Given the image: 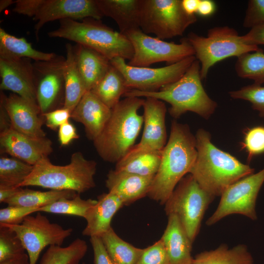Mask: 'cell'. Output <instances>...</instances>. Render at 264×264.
Masks as SVG:
<instances>
[{
    "label": "cell",
    "mask_w": 264,
    "mask_h": 264,
    "mask_svg": "<svg viewBox=\"0 0 264 264\" xmlns=\"http://www.w3.org/2000/svg\"><path fill=\"white\" fill-rule=\"evenodd\" d=\"M197 154L196 137L188 125L173 120L159 169L147 196L164 205L179 181L189 173Z\"/></svg>",
    "instance_id": "obj_1"
},
{
    "label": "cell",
    "mask_w": 264,
    "mask_h": 264,
    "mask_svg": "<svg viewBox=\"0 0 264 264\" xmlns=\"http://www.w3.org/2000/svg\"><path fill=\"white\" fill-rule=\"evenodd\" d=\"M197 157L189 174L211 196H220L230 185L253 174L254 169L215 146L203 129L195 135Z\"/></svg>",
    "instance_id": "obj_2"
},
{
    "label": "cell",
    "mask_w": 264,
    "mask_h": 264,
    "mask_svg": "<svg viewBox=\"0 0 264 264\" xmlns=\"http://www.w3.org/2000/svg\"><path fill=\"white\" fill-rule=\"evenodd\" d=\"M145 99L126 97L112 109L111 116L93 141L99 156L107 162L117 163L134 146L143 123L138 113Z\"/></svg>",
    "instance_id": "obj_3"
},
{
    "label": "cell",
    "mask_w": 264,
    "mask_h": 264,
    "mask_svg": "<svg viewBox=\"0 0 264 264\" xmlns=\"http://www.w3.org/2000/svg\"><path fill=\"white\" fill-rule=\"evenodd\" d=\"M201 80L200 64L196 59L179 79L158 91L145 92L131 89L124 96L153 97L165 101L171 105L169 112L175 119L191 111L207 120L215 112L217 103L208 95Z\"/></svg>",
    "instance_id": "obj_4"
},
{
    "label": "cell",
    "mask_w": 264,
    "mask_h": 264,
    "mask_svg": "<svg viewBox=\"0 0 264 264\" xmlns=\"http://www.w3.org/2000/svg\"><path fill=\"white\" fill-rule=\"evenodd\" d=\"M59 21V27L47 33L49 37L63 38L88 47L110 61L117 57L130 61L133 56V46L127 36L100 20L86 18L78 22L65 19Z\"/></svg>",
    "instance_id": "obj_5"
},
{
    "label": "cell",
    "mask_w": 264,
    "mask_h": 264,
    "mask_svg": "<svg viewBox=\"0 0 264 264\" xmlns=\"http://www.w3.org/2000/svg\"><path fill=\"white\" fill-rule=\"evenodd\" d=\"M96 170L97 163L87 159L80 152L74 153L70 163L64 166L55 165L45 158L33 166L21 187L36 186L54 190H71L80 194L95 187Z\"/></svg>",
    "instance_id": "obj_6"
},
{
    "label": "cell",
    "mask_w": 264,
    "mask_h": 264,
    "mask_svg": "<svg viewBox=\"0 0 264 264\" xmlns=\"http://www.w3.org/2000/svg\"><path fill=\"white\" fill-rule=\"evenodd\" d=\"M187 38L200 63L202 80L206 78L210 68L217 63L261 49L246 42L235 29L227 26L212 28L206 37L190 32Z\"/></svg>",
    "instance_id": "obj_7"
},
{
    "label": "cell",
    "mask_w": 264,
    "mask_h": 264,
    "mask_svg": "<svg viewBox=\"0 0 264 264\" xmlns=\"http://www.w3.org/2000/svg\"><path fill=\"white\" fill-rule=\"evenodd\" d=\"M215 197L202 188L189 174L178 183L165 203L168 216L176 215L193 243L198 234L205 213Z\"/></svg>",
    "instance_id": "obj_8"
},
{
    "label": "cell",
    "mask_w": 264,
    "mask_h": 264,
    "mask_svg": "<svg viewBox=\"0 0 264 264\" xmlns=\"http://www.w3.org/2000/svg\"><path fill=\"white\" fill-rule=\"evenodd\" d=\"M197 21L184 10L182 0H141L140 29L161 40L181 36Z\"/></svg>",
    "instance_id": "obj_9"
},
{
    "label": "cell",
    "mask_w": 264,
    "mask_h": 264,
    "mask_svg": "<svg viewBox=\"0 0 264 264\" xmlns=\"http://www.w3.org/2000/svg\"><path fill=\"white\" fill-rule=\"evenodd\" d=\"M125 35L133 48V55L128 64L137 67H149L151 65L166 62L172 65L192 56L194 50L187 37L179 44L167 42L144 33L140 28L130 31Z\"/></svg>",
    "instance_id": "obj_10"
},
{
    "label": "cell",
    "mask_w": 264,
    "mask_h": 264,
    "mask_svg": "<svg viewBox=\"0 0 264 264\" xmlns=\"http://www.w3.org/2000/svg\"><path fill=\"white\" fill-rule=\"evenodd\" d=\"M264 182V168L229 186L221 195L216 210L206 221V224L211 226L232 214L243 215L253 220H257L256 202Z\"/></svg>",
    "instance_id": "obj_11"
},
{
    "label": "cell",
    "mask_w": 264,
    "mask_h": 264,
    "mask_svg": "<svg viewBox=\"0 0 264 264\" xmlns=\"http://www.w3.org/2000/svg\"><path fill=\"white\" fill-rule=\"evenodd\" d=\"M0 226L7 227L16 233L27 252L29 264H36L46 246L62 245L73 231L72 228L64 229L57 223L51 222L40 212L35 216H26L20 224H0Z\"/></svg>",
    "instance_id": "obj_12"
},
{
    "label": "cell",
    "mask_w": 264,
    "mask_h": 264,
    "mask_svg": "<svg viewBox=\"0 0 264 264\" xmlns=\"http://www.w3.org/2000/svg\"><path fill=\"white\" fill-rule=\"evenodd\" d=\"M196 59L195 56H192L158 68L132 66L120 57L111 60L110 63L122 74L130 90L155 92L179 79Z\"/></svg>",
    "instance_id": "obj_13"
},
{
    "label": "cell",
    "mask_w": 264,
    "mask_h": 264,
    "mask_svg": "<svg viewBox=\"0 0 264 264\" xmlns=\"http://www.w3.org/2000/svg\"><path fill=\"white\" fill-rule=\"evenodd\" d=\"M66 57L56 54L47 61H33L37 104L42 114L51 111L61 98L65 99Z\"/></svg>",
    "instance_id": "obj_14"
},
{
    "label": "cell",
    "mask_w": 264,
    "mask_h": 264,
    "mask_svg": "<svg viewBox=\"0 0 264 264\" xmlns=\"http://www.w3.org/2000/svg\"><path fill=\"white\" fill-rule=\"evenodd\" d=\"M103 17L96 0H36L34 21L36 36L46 23L65 19L75 20Z\"/></svg>",
    "instance_id": "obj_15"
},
{
    "label": "cell",
    "mask_w": 264,
    "mask_h": 264,
    "mask_svg": "<svg viewBox=\"0 0 264 264\" xmlns=\"http://www.w3.org/2000/svg\"><path fill=\"white\" fill-rule=\"evenodd\" d=\"M144 109V130L140 142L126 154L141 152L162 151L167 143L165 126L166 107L162 101L146 97Z\"/></svg>",
    "instance_id": "obj_16"
},
{
    "label": "cell",
    "mask_w": 264,
    "mask_h": 264,
    "mask_svg": "<svg viewBox=\"0 0 264 264\" xmlns=\"http://www.w3.org/2000/svg\"><path fill=\"white\" fill-rule=\"evenodd\" d=\"M0 145L4 153L32 166L53 152L48 138L30 136L12 127L0 132Z\"/></svg>",
    "instance_id": "obj_17"
},
{
    "label": "cell",
    "mask_w": 264,
    "mask_h": 264,
    "mask_svg": "<svg viewBox=\"0 0 264 264\" xmlns=\"http://www.w3.org/2000/svg\"><path fill=\"white\" fill-rule=\"evenodd\" d=\"M32 60L0 58V88L37 103Z\"/></svg>",
    "instance_id": "obj_18"
},
{
    "label": "cell",
    "mask_w": 264,
    "mask_h": 264,
    "mask_svg": "<svg viewBox=\"0 0 264 264\" xmlns=\"http://www.w3.org/2000/svg\"><path fill=\"white\" fill-rule=\"evenodd\" d=\"M0 103L10 118L11 127L16 131L34 137H44L43 122L37 103L29 101L15 93L0 95Z\"/></svg>",
    "instance_id": "obj_19"
},
{
    "label": "cell",
    "mask_w": 264,
    "mask_h": 264,
    "mask_svg": "<svg viewBox=\"0 0 264 264\" xmlns=\"http://www.w3.org/2000/svg\"><path fill=\"white\" fill-rule=\"evenodd\" d=\"M110 109L90 91H87L71 114V118L82 123L88 138L93 141L110 119Z\"/></svg>",
    "instance_id": "obj_20"
},
{
    "label": "cell",
    "mask_w": 264,
    "mask_h": 264,
    "mask_svg": "<svg viewBox=\"0 0 264 264\" xmlns=\"http://www.w3.org/2000/svg\"><path fill=\"white\" fill-rule=\"evenodd\" d=\"M154 176H145L115 169L107 174L109 192L118 196L128 205L147 196Z\"/></svg>",
    "instance_id": "obj_21"
},
{
    "label": "cell",
    "mask_w": 264,
    "mask_h": 264,
    "mask_svg": "<svg viewBox=\"0 0 264 264\" xmlns=\"http://www.w3.org/2000/svg\"><path fill=\"white\" fill-rule=\"evenodd\" d=\"M97 199L85 216L87 225L82 232L83 236L101 237L111 227L114 215L124 205L118 196L110 192L99 195Z\"/></svg>",
    "instance_id": "obj_22"
},
{
    "label": "cell",
    "mask_w": 264,
    "mask_h": 264,
    "mask_svg": "<svg viewBox=\"0 0 264 264\" xmlns=\"http://www.w3.org/2000/svg\"><path fill=\"white\" fill-rule=\"evenodd\" d=\"M166 229L160 238L163 242L170 264H192L193 243L189 239L177 217L168 216Z\"/></svg>",
    "instance_id": "obj_23"
},
{
    "label": "cell",
    "mask_w": 264,
    "mask_h": 264,
    "mask_svg": "<svg viewBox=\"0 0 264 264\" xmlns=\"http://www.w3.org/2000/svg\"><path fill=\"white\" fill-rule=\"evenodd\" d=\"M73 51L86 89L90 91L106 74L110 61L96 50L80 44L73 46Z\"/></svg>",
    "instance_id": "obj_24"
},
{
    "label": "cell",
    "mask_w": 264,
    "mask_h": 264,
    "mask_svg": "<svg viewBox=\"0 0 264 264\" xmlns=\"http://www.w3.org/2000/svg\"><path fill=\"white\" fill-rule=\"evenodd\" d=\"M104 16L113 19L120 32L139 29L141 0H96Z\"/></svg>",
    "instance_id": "obj_25"
},
{
    "label": "cell",
    "mask_w": 264,
    "mask_h": 264,
    "mask_svg": "<svg viewBox=\"0 0 264 264\" xmlns=\"http://www.w3.org/2000/svg\"><path fill=\"white\" fill-rule=\"evenodd\" d=\"M56 54L37 50L25 38L17 37L0 28V58H27L33 61H47L51 59Z\"/></svg>",
    "instance_id": "obj_26"
},
{
    "label": "cell",
    "mask_w": 264,
    "mask_h": 264,
    "mask_svg": "<svg viewBox=\"0 0 264 264\" xmlns=\"http://www.w3.org/2000/svg\"><path fill=\"white\" fill-rule=\"evenodd\" d=\"M66 57L64 69L65 99L64 107L71 112L87 91L76 61L73 46L66 44Z\"/></svg>",
    "instance_id": "obj_27"
},
{
    "label": "cell",
    "mask_w": 264,
    "mask_h": 264,
    "mask_svg": "<svg viewBox=\"0 0 264 264\" xmlns=\"http://www.w3.org/2000/svg\"><path fill=\"white\" fill-rule=\"evenodd\" d=\"M192 264H254L246 245L240 244L229 248L221 244L217 248L198 254Z\"/></svg>",
    "instance_id": "obj_28"
},
{
    "label": "cell",
    "mask_w": 264,
    "mask_h": 264,
    "mask_svg": "<svg viewBox=\"0 0 264 264\" xmlns=\"http://www.w3.org/2000/svg\"><path fill=\"white\" fill-rule=\"evenodd\" d=\"M129 90L122 74L111 64L105 76L90 91L112 109Z\"/></svg>",
    "instance_id": "obj_29"
},
{
    "label": "cell",
    "mask_w": 264,
    "mask_h": 264,
    "mask_svg": "<svg viewBox=\"0 0 264 264\" xmlns=\"http://www.w3.org/2000/svg\"><path fill=\"white\" fill-rule=\"evenodd\" d=\"M78 194L71 190L40 191L29 189H20L4 203L9 206H19L40 208L63 198H72Z\"/></svg>",
    "instance_id": "obj_30"
},
{
    "label": "cell",
    "mask_w": 264,
    "mask_h": 264,
    "mask_svg": "<svg viewBox=\"0 0 264 264\" xmlns=\"http://www.w3.org/2000/svg\"><path fill=\"white\" fill-rule=\"evenodd\" d=\"M162 151L141 152L126 155L116 163L114 169L142 176H155L160 165Z\"/></svg>",
    "instance_id": "obj_31"
},
{
    "label": "cell",
    "mask_w": 264,
    "mask_h": 264,
    "mask_svg": "<svg viewBox=\"0 0 264 264\" xmlns=\"http://www.w3.org/2000/svg\"><path fill=\"white\" fill-rule=\"evenodd\" d=\"M100 237L114 264H137L144 250L123 240L112 227Z\"/></svg>",
    "instance_id": "obj_32"
},
{
    "label": "cell",
    "mask_w": 264,
    "mask_h": 264,
    "mask_svg": "<svg viewBox=\"0 0 264 264\" xmlns=\"http://www.w3.org/2000/svg\"><path fill=\"white\" fill-rule=\"evenodd\" d=\"M88 248L86 242L79 238L67 246L50 245L43 255L40 264H79Z\"/></svg>",
    "instance_id": "obj_33"
},
{
    "label": "cell",
    "mask_w": 264,
    "mask_h": 264,
    "mask_svg": "<svg viewBox=\"0 0 264 264\" xmlns=\"http://www.w3.org/2000/svg\"><path fill=\"white\" fill-rule=\"evenodd\" d=\"M33 166L14 157L0 158V185L21 187L31 173Z\"/></svg>",
    "instance_id": "obj_34"
},
{
    "label": "cell",
    "mask_w": 264,
    "mask_h": 264,
    "mask_svg": "<svg viewBox=\"0 0 264 264\" xmlns=\"http://www.w3.org/2000/svg\"><path fill=\"white\" fill-rule=\"evenodd\" d=\"M238 76L252 80L255 84L264 83V52L262 49L246 53L239 57L235 65Z\"/></svg>",
    "instance_id": "obj_35"
},
{
    "label": "cell",
    "mask_w": 264,
    "mask_h": 264,
    "mask_svg": "<svg viewBox=\"0 0 264 264\" xmlns=\"http://www.w3.org/2000/svg\"><path fill=\"white\" fill-rule=\"evenodd\" d=\"M97 200L84 199L77 194L72 198H63L38 209V212L81 217L84 218L88 210L94 205Z\"/></svg>",
    "instance_id": "obj_36"
},
{
    "label": "cell",
    "mask_w": 264,
    "mask_h": 264,
    "mask_svg": "<svg viewBox=\"0 0 264 264\" xmlns=\"http://www.w3.org/2000/svg\"><path fill=\"white\" fill-rule=\"evenodd\" d=\"M25 249L16 233L6 226H0V262L22 255Z\"/></svg>",
    "instance_id": "obj_37"
},
{
    "label": "cell",
    "mask_w": 264,
    "mask_h": 264,
    "mask_svg": "<svg viewBox=\"0 0 264 264\" xmlns=\"http://www.w3.org/2000/svg\"><path fill=\"white\" fill-rule=\"evenodd\" d=\"M230 96L235 99L249 102L252 108L258 111L260 117L264 118V87L253 83L237 90L229 92Z\"/></svg>",
    "instance_id": "obj_38"
},
{
    "label": "cell",
    "mask_w": 264,
    "mask_h": 264,
    "mask_svg": "<svg viewBox=\"0 0 264 264\" xmlns=\"http://www.w3.org/2000/svg\"><path fill=\"white\" fill-rule=\"evenodd\" d=\"M244 135L243 140L240 144L241 149L247 152L249 162L254 156L264 153V127L248 129Z\"/></svg>",
    "instance_id": "obj_39"
},
{
    "label": "cell",
    "mask_w": 264,
    "mask_h": 264,
    "mask_svg": "<svg viewBox=\"0 0 264 264\" xmlns=\"http://www.w3.org/2000/svg\"><path fill=\"white\" fill-rule=\"evenodd\" d=\"M36 212L38 208L8 205L0 210V224H20L26 216Z\"/></svg>",
    "instance_id": "obj_40"
},
{
    "label": "cell",
    "mask_w": 264,
    "mask_h": 264,
    "mask_svg": "<svg viewBox=\"0 0 264 264\" xmlns=\"http://www.w3.org/2000/svg\"><path fill=\"white\" fill-rule=\"evenodd\" d=\"M137 264H170L161 239L144 248Z\"/></svg>",
    "instance_id": "obj_41"
},
{
    "label": "cell",
    "mask_w": 264,
    "mask_h": 264,
    "mask_svg": "<svg viewBox=\"0 0 264 264\" xmlns=\"http://www.w3.org/2000/svg\"><path fill=\"white\" fill-rule=\"evenodd\" d=\"M263 23H264V0H249L243 26L251 28Z\"/></svg>",
    "instance_id": "obj_42"
},
{
    "label": "cell",
    "mask_w": 264,
    "mask_h": 264,
    "mask_svg": "<svg viewBox=\"0 0 264 264\" xmlns=\"http://www.w3.org/2000/svg\"><path fill=\"white\" fill-rule=\"evenodd\" d=\"M71 111L64 107L56 109L42 114L45 119L46 126L52 129L56 130L63 124L69 121L71 118Z\"/></svg>",
    "instance_id": "obj_43"
},
{
    "label": "cell",
    "mask_w": 264,
    "mask_h": 264,
    "mask_svg": "<svg viewBox=\"0 0 264 264\" xmlns=\"http://www.w3.org/2000/svg\"><path fill=\"white\" fill-rule=\"evenodd\" d=\"M93 249L94 264H114L109 256L100 237H90Z\"/></svg>",
    "instance_id": "obj_44"
},
{
    "label": "cell",
    "mask_w": 264,
    "mask_h": 264,
    "mask_svg": "<svg viewBox=\"0 0 264 264\" xmlns=\"http://www.w3.org/2000/svg\"><path fill=\"white\" fill-rule=\"evenodd\" d=\"M58 137L60 144L66 146L73 140L79 138V136L75 127L68 121L59 128Z\"/></svg>",
    "instance_id": "obj_45"
},
{
    "label": "cell",
    "mask_w": 264,
    "mask_h": 264,
    "mask_svg": "<svg viewBox=\"0 0 264 264\" xmlns=\"http://www.w3.org/2000/svg\"><path fill=\"white\" fill-rule=\"evenodd\" d=\"M242 36L248 44L257 46L264 45V23L252 27L247 33Z\"/></svg>",
    "instance_id": "obj_46"
},
{
    "label": "cell",
    "mask_w": 264,
    "mask_h": 264,
    "mask_svg": "<svg viewBox=\"0 0 264 264\" xmlns=\"http://www.w3.org/2000/svg\"><path fill=\"white\" fill-rule=\"evenodd\" d=\"M215 10L216 5L213 1L200 0L197 13L202 16H208L213 14Z\"/></svg>",
    "instance_id": "obj_47"
},
{
    "label": "cell",
    "mask_w": 264,
    "mask_h": 264,
    "mask_svg": "<svg viewBox=\"0 0 264 264\" xmlns=\"http://www.w3.org/2000/svg\"><path fill=\"white\" fill-rule=\"evenodd\" d=\"M21 187H14L0 185V202L4 203L7 199L13 197Z\"/></svg>",
    "instance_id": "obj_48"
},
{
    "label": "cell",
    "mask_w": 264,
    "mask_h": 264,
    "mask_svg": "<svg viewBox=\"0 0 264 264\" xmlns=\"http://www.w3.org/2000/svg\"><path fill=\"white\" fill-rule=\"evenodd\" d=\"M200 0H182L184 10L189 15H195L197 13Z\"/></svg>",
    "instance_id": "obj_49"
},
{
    "label": "cell",
    "mask_w": 264,
    "mask_h": 264,
    "mask_svg": "<svg viewBox=\"0 0 264 264\" xmlns=\"http://www.w3.org/2000/svg\"><path fill=\"white\" fill-rule=\"evenodd\" d=\"M0 264H29L27 254L24 253L16 257L0 262Z\"/></svg>",
    "instance_id": "obj_50"
},
{
    "label": "cell",
    "mask_w": 264,
    "mask_h": 264,
    "mask_svg": "<svg viewBox=\"0 0 264 264\" xmlns=\"http://www.w3.org/2000/svg\"><path fill=\"white\" fill-rule=\"evenodd\" d=\"M15 1L13 0H0V12H1L11 5L15 3Z\"/></svg>",
    "instance_id": "obj_51"
},
{
    "label": "cell",
    "mask_w": 264,
    "mask_h": 264,
    "mask_svg": "<svg viewBox=\"0 0 264 264\" xmlns=\"http://www.w3.org/2000/svg\"><path fill=\"white\" fill-rule=\"evenodd\" d=\"M82 264H86L85 263H82Z\"/></svg>",
    "instance_id": "obj_52"
}]
</instances>
